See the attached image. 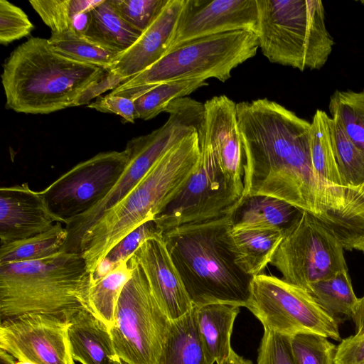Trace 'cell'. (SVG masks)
<instances>
[{
  "instance_id": "6da1fadb",
  "label": "cell",
  "mask_w": 364,
  "mask_h": 364,
  "mask_svg": "<svg viewBox=\"0 0 364 364\" xmlns=\"http://www.w3.org/2000/svg\"><path fill=\"white\" fill-rule=\"evenodd\" d=\"M236 109L245 159V198H277L320 218L323 210L311 161V123L267 98L236 103Z\"/></svg>"
},
{
  "instance_id": "7a4b0ae2",
  "label": "cell",
  "mask_w": 364,
  "mask_h": 364,
  "mask_svg": "<svg viewBox=\"0 0 364 364\" xmlns=\"http://www.w3.org/2000/svg\"><path fill=\"white\" fill-rule=\"evenodd\" d=\"M198 131L167 151L119 202L81 237L75 253L92 277L109 250L143 223L154 220L183 190L200 159Z\"/></svg>"
},
{
  "instance_id": "3957f363",
  "label": "cell",
  "mask_w": 364,
  "mask_h": 364,
  "mask_svg": "<svg viewBox=\"0 0 364 364\" xmlns=\"http://www.w3.org/2000/svg\"><path fill=\"white\" fill-rule=\"evenodd\" d=\"M3 68L6 107L34 114L77 107L85 92L108 73L60 53L48 39L39 37L15 48Z\"/></svg>"
},
{
  "instance_id": "277c9868",
  "label": "cell",
  "mask_w": 364,
  "mask_h": 364,
  "mask_svg": "<svg viewBox=\"0 0 364 364\" xmlns=\"http://www.w3.org/2000/svg\"><path fill=\"white\" fill-rule=\"evenodd\" d=\"M231 215L161 233L193 306L245 307L252 277L235 263L228 241Z\"/></svg>"
},
{
  "instance_id": "5b68a950",
  "label": "cell",
  "mask_w": 364,
  "mask_h": 364,
  "mask_svg": "<svg viewBox=\"0 0 364 364\" xmlns=\"http://www.w3.org/2000/svg\"><path fill=\"white\" fill-rule=\"evenodd\" d=\"M92 278L80 253L61 251L35 261L0 264L1 321L28 314L89 310Z\"/></svg>"
},
{
  "instance_id": "8992f818",
  "label": "cell",
  "mask_w": 364,
  "mask_h": 364,
  "mask_svg": "<svg viewBox=\"0 0 364 364\" xmlns=\"http://www.w3.org/2000/svg\"><path fill=\"white\" fill-rule=\"evenodd\" d=\"M255 34L262 54L273 63L304 71L319 70L335 44L320 0H256Z\"/></svg>"
},
{
  "instance_id": "52a82bcc",
  "label": "cell",
  "mask_w": 364,
  "mask_h": 364,
  "mask_svg": "<svg viewBox=\"0 0 364 364\" xmlns=\"http://www.w3.org/2000/svg\"><path fill=\"white\" fill-rule=\"evenodd\" d=\"M258 48L256 34L247 31L193 40L168 51L159 61L120 84L111 93L180 80L215 78L225 82L235 68L256 55Z\"/></svg>"
},
{
  "instance_id": "ba28073f",
  "label": "cell",
  "mask_w": 364,
  "mask_h": 364,
  "mask_svg": "<svg viewBox=\"0 0 364 364\" xmlns=\"http://www.w3.org/2000/svg\"><path fill=\"white\" fill-rule=\"evenodd\" d=\"M127 262L133 272L109 328L113 345L126 364H159L171 320L157 303L141 268L129 259Z\"/></svg>"
},
{
  "instance_id": "9c48e42d",
  "label": "cell",
  "mask_w": 364,
  "mask_h": 364,
  "mask_svg": "<svg viewBox=\"0 0 364 364\" xmlns=\"http://www.w3.org/2000/svg\"><path fill=\"white\" fill-rule=\"evenodd\" d=\"M264 331L291 336L316 333L341 341L338 322L306 289L273 275L252 277L245 306Z\"/></svg>"
},
{
  "instance_id": "30bf717a",
  "label": "cell",
  "mask_w": 364,
  "mask_h": 364,
  "mask_svg": "<svg viewBox=\"0 0 364 364\" xmlns=\"http://www.w3.org/2000/svg\"><path fill=\"white\" fill-rule=\"evenodd\" d=\"M344 249L315 216L300 210L284 231L270 263L286 282L306 290L311 283L348 270Z\"/></svg>"
},
{
  "instance_id": "8fae6325",
  "label": "cell",
  "mask_w": 364,
  "mask_h": 364,
  "mask_svg": "<svg viewBox=\"0 0 364 364\" xmlns=\"http://www.w3.org/2000/svg\"><path fill=\"white\" fill-rule=\"evenodd\" d=\"M202 127L196 170L183 190L154 218L161 235L181 225L230 215L242 200L220 171Z\"/></svg>"
},
{
  "instance_id": "7c38bea8",
  "label": "cell",
  "mask_w": 364,
  "mask_h": 364,
  "mask_svg": "<svg viewBox=\"0 0 364 364\" xmlns=\"http://www.w3.org/2000/svg\"><path fill=\"white\" fill-rule=\"evenodd\" d=\"M191 132L187 117L174 111L159 128L129 140L125 147L129 159L123 173L101 201L65 225L68 237L62 251L75 253L81 237L101 215L126 196L160 157Z\"/></svg>"
},
{
  "instance_id": "4fadbf2b",
  "label": "cell",
  "mask_w": 364,
  "mask_h": 364,
  "mask_svg": "<svg viewBox=\"0 0 364 364\" xmlns=\"http://www.w3.org/2000/svg\"><path fill=\"white\" fill-rule=\"evenodd\" d=\"M129 159L127 149L99 153L77 164L40 192L53 215L65 225L107 195Z\"/></svg>"
},
{
  "instance_id": "5bb4252c",
  "label": "cell",
  "mask_w": 364,
  "mask_h": 364,
  "mask_svg": "<svg viewBox=\"0 0 364 364\" xmlns=\"http://www.w3.org/2000/svg\"><path fill=\"white\" fill-rule=\"evenodd\" d=\"M63 315L28 314L1 321L0 350L36 364H75Z\"/></svg>"
},
{
  "instance_id": "9a60e30c",
  "label": "cell",
  "mask_w": 364,
  "mask_h": 364,
  "mask_svg": "<svg viewBox=\"0 0 364 364\" xmlns=\"http://www.w3.org/2000/svg\"><path fill=\"white\" fill-rule=\"evenodd\" d=\"M256 0H185L170 48L210 36L237 31L255 33Z\"/></svg>"
},
{
  "instance_id": "2e32d148",
  "label": "cell",
  "mask_w": 364,
  "mask_h": 364,
  "mask_svg": "<svg viewBox=\"0 0 364 364\" xmlns=\"http://www.w3.org/2000/svg\"><path fill=\"white\" fill-rule=\"evenodd\" d=\"M203 131L212 147L220 171L244 199L245 155L239 131L236 103L226 95L204 103Z\"/></svg>"
},
{
  "instance_id": "e0dca14e",
  "label": "cell",
  "mask_w": 364,
  "mask_h": 364,
  "mask_svg": "<svg viewBox=\"0 0 364 364\" xmlns=\"http://www.w3.org/2000/svg\"><path fill=\"white\" fill-rule=\"evenodd\" d=\"M332 118L316 111L311 123L310 156L314 174L319 186L323 215L316 220L328 230L337 224L348 206L350 189L341 176L331 135Z\"/></svg>"
},
{
  "instance_id": "ac0fdd59",
  "label": "cell",
  "mask_w": 364,
  "mask_h": 364,
  "mask_svg": "<svg viewBox=\"0 0 364 364\" xmlns=\"http://www.w3.org/2000/svg\"><path fill=\"white\" fill-rule=\"evenodd\" d=\"M129 259L141 268L154 296L171 321L192 309L193 304L161 234L146 239Z\"/></svg>"
},
{
  "instance_id": "d6986e66",
  "label": "cell",
  "mask_w": 364,
  "mask_h": 364,
  "mask_svg": "<svg viewBox=\"0 0 364 364\" xmlns=\"http://www.w3.org/2000/svg\"><path fill=\"white\" fill-rule=\"evenodd\" d=\"M56 223L61 222L41 192L27 183L0 188V245L47 231Z\"/></svg>"
},
{
  "instance_id": "ffe728a7",
  "label": "cell",
  "mask_w": 364,
  "mask_h": 364,
  "mask_svg": "<svg viewBox=\"0 0 364 364\" xmlns=\"http://www.w3.org/2000/svg\"><path fill=\"white\" fill-rule=\"evenodd\" d=\"M185 0H168L137 41L107 69L126 80L146 70L168 50Z\"/></svg>"
},
{
  "instance_id": "44dd1931",
  "label": "cell",
  "mask_w": 364,
  "mask_h": 364,
  "mask_svg": "<svg viewBox=\"0 0 364 364\" xmlns=\"http://www.w3.org/2000/svg\"><path fill=\"white\" fill-rule=\"evenodd\" d=\"M69 323L68 337L72 356L81 364H121L109 329L83 307L63 314Z\"/></svg>"
},
{
  "instance_id": "7402d4cb",
  "label": "cell",
  "mask_w": 364,
  "mask_h": 364,
  "mask_svg": "<svg viewBox=\"0 0 364 364\" xmlns=\"http://www.w3.org/2000/svg\"><path fill=\"white\" fill-rule=\"evenodd\" d=\"M284 231L267 229H232L228 241L236 264L247 274H262L282 242Z\"/></svg>"
},
{
  "instance_id": "603a6c76",
  "label": "cell",
  "mask_w": 364,
  "mask_h": 364,
  "mask_svg": "<svg viewBox=\"0 0 364 364\" xmlns=\"http://www.w3.org/2000/svg\"><path fill=\"white\" fill-rule=\"evenodd\" d=\"M198 331L210 358L220 364L233 350L230 339L240 306L225 303L193 306Z\"/></svg>"
},
{
  "instance_id": "cb8c5ba5",
  "label": "cell",
  "mask_w": 364,
  "mask_h": 364,
  "mask_svg": "<svg viewBox=\"0 0 364 364\" xmlns=\"http://www.w3.org/2000/svg\"><path fill=\"white\" fill-rule=\"evenodd\" d=\"M79 33L87 41L119 55L141 34L119 16L108 0H102L87 12L85 24Z\"/></svg>"
},
{
  "instance_id": "d4e9b609",
  "label": "cell",
  "mask_w": 364,
  "mask_h": 364,
  "mask_svg": "<svg viewBox=\"0 0 364 364\" xmlns=\"http://www.w3.org/2000/svg\"><path fill=\"white\" fill-rule=\"evenodd\" d=\"M299 209L281 199L262 195L245 197L231 215L232 229L284 231Z\"/></svg>"
},
{
  "instance_id": "484cf974",
  "label": "cell",
  "mask_w": 364,
  "mask_h": 364,
  "mask_svg": "<svg viewBox=\"0 0 364 364\" xmlns=\"http://www.w3.org/2000/svg\"><path fill=\"white\" fill-rule=\"evenodd\" d=\"M200 339L196 311L171 321L159 364H213Z\"/></svg>"
},
{
  "instance_id": "4316f807",
  "label": "cell",
  "mask_w": 364,
  "mask_h": 364,
  "mask_svg": "<svg viewBox=\"0 0 364 364\" xmlns=\"http://www.w3.org/2000/svg\"><path fill=\"white\" fill-rule=\"evenodd\" d=\"M318 304L338 323L352 318L358 302L348 270L311 283L306 289Z\"/></svg>"
},
{
  "instance_id": "83f0119b",
  "label": "cell",
  "mask_w": 364,
  "mask_h": 364,
  "mask_svg": "<svg viewBox=\"0 0 364 364\" xmlns=\"http://www.w3.org/2000/svg\"><path fill=\"white\" fill-rule=\"evenodd\" d=\"M61 223H56L47 231L0 245V264L35 261L62 251L68 231Z\"/></svg>"
},
{
  "instance_id": "f1b7e54d",
  "label": "cell",
  "mask_w": 364,
  "mask_h": 364,
  "mask_svg": "<svg viewBox=\"0 0 364 364\" xmlns=\"http://www.w3.org/2000/svg\"><path fill=\"white\" fill-rule=\"evenodd\" d=\"M132 267L122 262L107 274L92 282L88 293L90 311L104 322L109 329L114 323V314L121 292L132 275Z\"/></svg>"
},
{
  "instance_id": "f546056e",
  "label": "cell",
  "mask_w": 364,
  "mask_h": 364,
  "mask_svg": "<svg viewBox=\"0 0 364 364\" xmlns=\"http://www.w3.org/2000/svg\"><path fill=\"white\" fill-rule=\"evenodd\" d=\"M208 85L203 79H188L155 85L134 100L136 119L149 120L165 112L174 100Z\"/></svg>"
},
{
  "instance_id": "4dcf8cb0",
  "label": "cell",
  "mask_w": 364,
  "mask_h": 364,
  "mask_svg": "<svg viewBox=\"0 0 364 364\" xmlns=\"http://www.w3.org/2000/svg\"><path fill=\"white\" fill-rule=\"evenodd\" d=\"M331 117L348 139L364 151V89L360 92L336 90L330 97Z\"/></svg>"
},
{
  "instance_id": "1f68e13d",
  "label": "cell",
  "mask_w": 364,
  "mask_h": 364,
  "mask_svg": "<svg viewBox=\"0 0 364 364\" xmlns=\"http://www.w3.org/2000/svg\"><path fill=\"white\" fill-rule=\"evenodd\" d=\"M102 0H31L30 4L51 33L77 31L79 18Z\"/></svg>"
},
{
  "instance_id": "d6a6232c",
  "label": "cell",
  "mask_w": 364,
  "mask_h": 364,
  "mask_svg": "<svg viewBox=\"0 0 364 364\" xmlns=\"http://www.w3.org/2000/svg\"><path fill=\"white\" fill-rule=\"evenodd\" d=\"M48 40L60 53L107 70L119 55L87 41L77 31L51 33Z\"/></svg>"
},
{
  "instance_id": "836d02e7",
  "label": "cell",
  "mask_w": 364,
  "mask_h": 364,
  "mask_svg": "<svg viewBox=\"0 0 364 364\" xmlns=\"http://www.w3.org/2000/svg\"><path fill=\"white\" fill-rule=\"evenodd\" d=\"M331 135L338 167L346 187L360 186L364 183V151L348 139L333 118Z\"/></svg>"
},
{
  "instance_id": "e575fe53",
  "label": "cell",
  "mask_w": 364,
  "mask_h": 364,
  "mask_svg": "<svg viewBox=\"0 0 364 364\" xmlns=\"http://www.w3.org/2000/svg\"><path fill=\"white\" fill-rule=\"evenodd\" d=\"M295 364H335L336 347L323 336L302 333L290 336Z\"/></svg>"
},
{
  "instance_id": "d590c367",
  "label": "cell",
  "mask_w": 364,
  "mask_h": 364,
  "mask_svg": "<svg viewBox=\"0 0 364 364\" xmlns=\"http://www.w3.org/2000/svg\"><path fill=\"white\" fill-rule=\"evenodd\" d=\"M160 234L154 220L147 221L122 239L113 247L93 274L92 282L107 274L122 262H127L146 239Z\"/></svg>"
},
{
  "instance_id": "8d00e7d4",
  "label": "cell",
  "mask_w": 364,
  "mask_h": 364,
  "mask_svg": "<svg viewBox=\"0 0 364 364\" xmlns=\"http://www.w3.org/2000/svg\"><path fill=\"white\" fill-rule=\"evenodd\" d=\"M119 16L143 33L156 18L168 0H108Z\"/></svg>"
},
{
  "instance_id": "74e56055",
  "label": "cell",
  "mask_w": 364,
  "mask_h": 364,
  "mask_svg": "<svg viewBox=\"0 0 364 364\" xmlns=\"http://www.w3.org/2000/svg\"><path fill=\"white\" fill-rule=\"evenodd\" d=\"M34 29L26 14L6 0L0 1V43L6 46L29 36Z\"/></svg>"
},
{
  "instance_id": "f35d334b",
  "label": "cell",
  "mask_w": 364,
  "mask_h": 364,
  "mask_svg": "<svg viewBox=\"0 0 364 364\" xmlns=\"http://www.w3.org/2000/svg\"><path fill=\"white\" fill-rule=\"evenodd\" d=\"M257 364H295L290 346V336L264 331Z\"/></svg>"
},
{
  "instance_id": "ab89813d",
  "label": "cell",
  "mask_w": 364,
  "mask_h": 364,
  "mask_svg": "<svg viewBox=\"0 0 364 364\" xmlns=\"http://www.w3.org/2000/svg\"><path fill=\"white\" fill-rule=\"evenodd\" d=\"M134 99L112 95L111 93L98 97L87 105V107L103 113L115 114L122 117L127 122L134 123L136 119Z\"/></svg>"
},
{
  "instance_id": "60d3db41",
  "label": "cell",
  "mask_w": 364,
  "mask_h": 364,
  "mask_svg": "<svg viewBox=\"0 0 364 364\" xmlns=\"http://www.w3.org/2000/svg\"><path fill=\"white\" fill-rule=\"evenodd\" d=\"M335 364H364V333L342 339L336 347Z\"/></svg>"
},
{
  "instance_id": "b9f144b4",
  "label": "cell",
  "mask_w": 364,
  "mask_h": 364,
  "mask_svg": "<svg viewBox=\"0 0 364 364\" xmlns=\"http://www.w3.org/2000/svg\"><path fill=\"white\" fill-rule=\"evenodd\" d=\"M124 82H125L124 79L117 77L108 71L102 80L85 92L78 100L77 106L87 103L90 104V101L94 97H100L101 93L105 92L107 90L115 89Z\"/></svg>"
},
{
  "instance_id": "7bdbcfd3",
  "label": "cell",
  "mask_w": 364,
  "mask_h": 364,
  "mask_svg": "<svg viewBox=\"0 0 364 364\" xmlns=\"http://www.w3.org/2000/svg\"><path fill=\"white\" fill-rule=\"evenodd\" d=\"M355 324V334L364 333V296L358 299V302L352 318Z\"/></svg>"
},
{
  "instance_id": "ee69618b",
  "label": "cell",
  "mask_w": 364,
  "mask_h": 364,
  "mask_svg": "<svg viewBox=\"0 0 364 364\" xmlns=\"http://www.w3.org/2000/svg\"><path fill=\"white\" fill-rule=\"evenodd\" d=\"M220 364H253L250 360L237 354L234 350L232 351L230 355Z\"/></svg>"
},
{
  "instance_id": "f6af8a7d",
  "label": "cell",
  "mask_w": 364,
  "mask_h": 364,
  "mask_svg": "<svg viewBox=\"0 0 364 364\" xmlns=\"http://www.w3.org/2000/svg\"><path fill=\"white\" fill-rule=\"evenodd\" d=\"M351 188L355 191L358 197L364 200V183L358 187Z\"/></svg>"
},
{
  "instance_id": "bcb514c9",
  "label": "cell",
  "mask_w": 364,
  "mask_h": 364,
  "mask_svg": "<svg viewBox=\"0 0 364 364\" xmlns=\"http://www.w3.org/2000/svg\"><path fill=\"white\" fill-rule=\"evenodd\" d=\"M360 2L364 5V1H361Z\"/></svg>"
},
{
  "instance_id": "7dc6e473",
  "label": "cell",
  "mask_w": 364,
  "mask_h": 364,
  "mask_svg": "<svg viewBox=\"0 0 364 364\" xmlns=\"http://www.w3.org/2000/svg\"><path fill=\"white\" fill-rule=\"evenodd\" d=\"M121 361H122V360H121ZM122 364H126V363H124V362H122Z\"/></svg>"
}]
</instances>
